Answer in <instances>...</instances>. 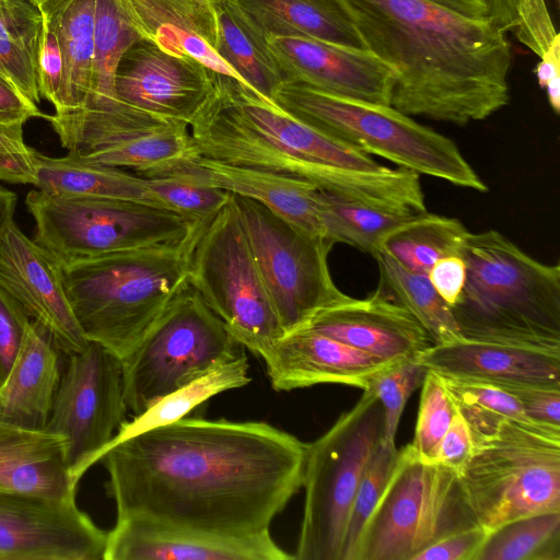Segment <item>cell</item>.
<instances>
[{
	"mask_svg": "<svg viewBox=\"0 0 560 560\" xmlns=\"http://www.w3.org/2000/svg\"><path fill=\"white\" fill-rule=\"evenodd\" d=\"M306 443L264 421L184 417L112 442L117 518L224 535L269 529L303 482Z\"/></svg>",
	"mask_w": 560,
	"mask_h": 560,
	"instance_id": "obj_1",
	"label": "cell"
},
{
	"mask_svg": "<svg viewBox=\"0 0 560 560\" xmlns=\"http://www.w3.org/2000/svg\"><path fill=\"white\" fill-rule=\"evenodd\" d=\"M364 48L394 73L390 106L466 126L508 105L506 33L428 0H334Z\"/></svg>",
	"mask_w": 560,
	"mask_h": 560,
	"instance_id": "obj_2",
	"label": "cell"
},
{
	"mask_svg": "<svg viewBox=\"0 0 560 560\" xmlns=\"http://www.w3.org/2000/svg\"><path fill=\"white\" fill-rule=\"evenodd\" d=\"M197 155L308 182L323 191L371 206L400 209L407 172L307 125L272 100L210 70L208 92L191 118Z\"/></svg>",
	"mask_w": 560,
	"mask_h": 560,
	"instance_id": "obj_3",
	"label": "cell"
},
{
	"mask_svg": "<svg viewBox=\"0 0 560 560\" xmlns=\"http://www.w3.org/2000/svg\"><path fill=\"white\" fill-rule=\"evenodd\" d=\"M203 221L182 241L61 266L70 306L88 341L120 360L139 346L188 283L190 255Z\"/></svg>",
	"mask_w": 560,
	"mask_h": 560,
	"instance_id": "obj_4",
	"label": "cell"
},
{
	"mask_svg": "<svg viewBox=\"0 0 560 560\" xmlns=\"http://www.w3.org/2000/svg\"><path fill=\"white\" fill-rule=\"evenodd\" d=\"M467 279L451 306L463 338L560 352V266L495 230L468 232Z\"/></svg>",
	"mask_w": 560,
	"mask_h": 560,
	"instance_id": "obj_5",
	"label": "cell"
},
{
	"mask_svg": "<svg viewBox=\"0 0 560 560\" xmlns=\"http://www.w3.org/2000/svg\"><path fill=\"white\" fill-rule=\"evenodd\" d=\"M272 101L322 132L400 168L463 188L488 190L452 139L390 105L342 97L289 80L277 88Z\"/></svg>",
	"mask_w": 560,
	"mask_h": 560,
	"instance_id": "obj_6",
	"label": "cell"
},
{
	"mask_svg": "<svg viewBox=\"0 0 560 560\" xmlns=\"http://www.w3.org/2000/svg\"><path fill=\"white\" fill-rule=\"evenodd\" d=\"M458 476L477 523L489 533L520 517L560 511V427L506 420L474 441Z\"/></svg>",
	"mask_w": 560,
	"mask_h": 560,
	"instance_id": "obj_7",
	"label": "cell"
},
{
	"mask_svg": "<svg viewBox=\"0 0 560 560\" xmlns=\"http://www.w3.org/2000/svg\"><path fill=\"white\" fill-rule=\"evenodd\" d=\"M384 439L380 400L361 398L318 439L306 444L304 510L294 559L341 560L354 493Z\"/></svg>",
	"mask_w": 560,
	"mask_h": 560,
	"instance_id": "obj_8",
	"label": "cell"
},
{
	"mask_svg": "<svg viewBox=\"0 0 560 560\" xmlns=\"http://www.w3.org/2000/svg\"><path fill=\"white\" fill-rule=\"evenodd\" d=\"M477 524L458 474L420 459L408 444L399 450L352 560H415L442 537Z\"/></svg>",
	"mask_w": 560,
	"mask_h": 560,
	"instance_id": "obj_9",
	"label": "cell"
},
{
	"mask_svg": "<svg viewBox=\"0 0 560 560\" xmlns=\"http://www.w3.org/2000/svg\"><path fill=\"white\" fill-rule=\"evenodd\" d=\"M25 205L36 225L34 241L60 266L184 240L203 220L154 205L113 198L31 190Z\"/></svg>",
	"mask_w": 560,
	"mask_h": 560,
	"instance_id": "obj_10",
	"label": "cell"
},
{
	"mask_svg": "<svg viewBox=\"0 0 560 560\" xmlns=\"http://www.w3.org/2000/svg\"><path fill=\"white\" fill-rule=\"evenodd\" d=\"M244 349L188 281L121 360L127 409L142 413Z\"/></svg>",
	"mask_w": 560,
	"mask_h": 560,
	"instance_id": "obj_11",
	"label": "cell"
},
{
	"mask_svg": "<svg viewBox=\"0 0 560 560\" xmlns=\"http://www.w3.org/2000/svg\"><path fill=\"white\" fill-rule=\"evenodd\" d=\"M231 199L285 335L350 298L329 271L332 241L298 228L250 198L231 194Z\"/></svg>",
	"mask_w": 560,
	"mask_h": 560,
	"instance_id": "obj_12",
	"label": "cell"
},
{
	"mask_svg": "<svg viewBox=\"0 0 560 560\" xmlns=\"http://www.w3.org/2000/svg\"><path fill=\"white\" fill-rule=\"evenodd\" d=\"M188 281L231 335L255 355L261 357L285 335L231 196L201 224L190 255Z\"/></svg>",
	"mask_w": 560,
	"mask_h": 560,
	"instance_id": "obj_13",
	"label": "cell"
},
{
	"mask_svg": "<svg viewBox=\"0 0 560 560\" xmlns=\"http://www.w3.org/2000/svg\"><path fill=\"white\" fill-rule=\"evenodd\" d=\"M62 147L94 164L144 177L172 173L197 155L188 124L139 110L120 101L46 115Z\"/></svg>",
	"mask_w": 560,
	"mask_h": 560,
	"instance_id": "obj_14",
	"label": "cell"
},
{
	"mask_svg": "<svg viewBox=\"0 0 560 560\" xmlns=\"http://www.w3.org/2000/svg\"><path fill=\"white\" fill-rule=\"evenodd\" d=\"M65 357L45 430L65 438L67 465L79 483L102 459L128 409L119 358L91 341Z\"/></svg>",
	"mask_w": 560,
	"mask_h": 560,
	"instance_id": "obj_15",
	"label": "cell"
},
{
	"mask_svg": "<svg viewBox=\"0 0 560 560\" xmlns=\"http://www.w3.org/2000/svg\"><path fill=\"white\" fill-rule=\"evenodd\" d=\"M106 540L75 497L0 490V560H104Z\"/></svg>",
	"mask_w": 560,
	"mask_h": 560,
	"instance_id": "obj_16",
	"label": "cell"
},
{
	"mask_svg": "<svg viewBox=\"0 0 560 560\" xmlns=\"http://www.w3.org/2000/svg\"><path fill=\"white\" fill-rule=\"evenodd\" d=\"M0 288L51 335L63 355L90 341L70 306L60 264L11 221L0 234Z\"/></svg>",
	"mask_w": 560,
	"mask_h": 560,
	"instance_id": "obj_17",
	"label": "cell"
},
{
	"mask_svg": "<svg viewBox=\"0 0 560 560\" xmlns=\"http://www.w3.org/2000/svg\"><path fill=\"white\" fill-rule=\"evenodd\" d=\"M267 45L284 80L342 97L390 105L394 73L366 49L300 36H267Z\"/></svg>",
	"mask_w": 560,
	"mask_h": 560,
	"instance_id": "obj_18",
	"label": "cell"
},
{
	"mask_svg": "<svg viewBox=\"0 0 560 560\" xmlns=\"http://www.w3.org/2000/svg\"><path fill=\"white\" fill-rule=\"evenodd\" d=\"M266 529L224 535L119 517L107 532L104 560H292Z\"/></svg>",
	"mask_w": 560,
	"mask_h": 560,
	"instance_id": "obj_19",
	"label": "cell"
},
{
	"mask_svg": "<svg viewBox=\"0 0 560 560\" xmlns=\"http://www.w3.org/2000/svg\"><path fill=\"white\" fill-rule=\"evenodd\" d=\"M210 70L139 40L121 58L115 79L118 101L189 125L209 86Z\"/></svg>",
	"mask_w": 560,
	"mask_h": 560,
	"instance_id": "obj_20",
	"label": "cell"
},
{
	"mask_svg": "<svg viewBox=\"0 0 560 560\" xmlns=\"http://www.w3.org/2000/svg\"><path fill=\"white\" fill-rule=\"evenodd\" d=\"M303 328L390 362L415 358L433 345L416 317L377 289L318 312Z\"/></svg>",
	"mask_w": 560,
	"mask_h": 560,
	"instance_id": "obj_21",
	"label": "cell"
},
{
	"mask_svg": "<svg viewBox=\"0 0 560 560\" xmlns=\"http://www.w3.org/2000/svg\"><path fill=\"white\" fill-rule=\"evenodd\" d=\"M260 358L271 387L282 392L324 383L364 390L376 373L395 363L305 328L282 336Z\"/></svg>",
	"mask_w": 560,
	"mask_h": 560,
	"instance_id": "obj_22",
	"label": "cell"
},
{
	"mask_svg": "<svg viewBox=\"0 0 560 560\" xmlns=\"http://www.w3.org/2000/svg\"><path fill=\"white\" fill-rule=\"evenodd\" d=\"M416 359L430 371L459 380L560 385V352L462 338L432 345Z\"/></svg>",
	"mask_w": 560,
	"mask_h": 560,
	"instance_id": "obj_23",
	"label": "cell"
},
{
	"mask_svg": "<svg viewBox=\"0 0 560 560\" xmlns=\"http://www.w3.org/2000/svg\"><path fill=\"white\" fill-rule=\"evenodd\" d=\"M165 176H178L250 198L298 228L326 237L320 189L269 172L229 165L196 155Z\"/></svg>",
	"mask_w": 560,
	"mask_h": 560,
	"instance_id": "obj_24",
	"label": "cell"
},
{
	"mask_svg": "<svg viewBox=\"0 0 560 560\" xmlns=\"http://www.w3.org/2000/svg\"><path fill=\"white\" fill-rule=\"evenodd\" d=\"M62 352L50 332L32 320L20 351L0 385V419L45 430L61 377Z\"/></svg>",
	"mask_w": 560,
	"mask_h": 560,
	"instance_id": "obj_25",
	"label": "cell"
},
{
	"mask_svg": "<svg viewBox=\"0 0 560 560\" xmlns=\"http://www.w3.org/2000/svg\"><path fill=\"white\" fill-rule=\"evenodd\" d=\"M63 436L0 419V490L75 497Z\"/></svg>",
	"mask_w": 560,
	"mask_h": 560,
	"instance_id": "obj_26",
	"label": "cell"
},
{
	"mask_svg": "<svg viewBox=\"0 0 560 560\" xmlns=\"http://www.w3.org/2000/svg\"><path fill=\"white\" fill-rule=\"evenodd\" d=\"M217 52L256 92L272 100L284 80L267 45V35L238 0H210Z\"/></svg>",
	"mask_w": 560,
	"mask_h": 560,
	"instance_id": "obj_27",
	"label": "cell"
},
{
	"mask_svg": "<svg viewBox=\"0 0 560 560\" xmlns=\"http://www.w3.org/2000/svg\"><path fill=\"white\" fill-rule=\"evenodd\" d=\"M33 185L54 195L126 199L164 208L144 177L90 163L69 152L61 158H50L36 151Z\"/></svg>",
	"mask_w": 560,
	"mask_h": 560,
	"instance_id": "obj_28",
	"label": "cell"
},
{
	"mask_svg": "<svg viewBox=\"0 0 560 560\" xmlns=\"http://www.w3.org/2000/svg\"><path fill=\"white\" fill-rule=\"evenodd\" d=\"M38 10L54 25L65 61L55 113L84 107L93 90L95 0H49Z\"/></svg>",
	"mask_w": 560,
	"mask_h": 560,
	"instance_id": "obj_29",
	"label": "cell"
},
{
	"mask_svg": "<svg viewBox=\"0 0 560 560\" xmlns=\"http://www.w3.org/2000/svg\"><path fill=\"white\" fill-rule=\"evenodd\" d=\"M267 36L310 37L365 49L334 0H238Z\"/></svg>",
	"mask_w": 560,
	"mask_h": 560,
	"instance_id": "obj_30",
	"label": "cell"
},
{
	"mask_svg": "<svg viewBox=\"0 0 560 560\" xmlns=\"http://www.w3.org/2000/svg\"><path fill=\"white\" fill-rule=\"evenodd\" d=\"M373 258L380 272L377 290L411 313L433 345L463 338L451 307L438 294L427 275L408 269L383 250Z\"/></svg>",
	"mask_w": 560,
	"mask_h": 560,
	"instance_id": "obj_31",
	"label": "cell"
},
{
	"mask_svg": "<svg viewBox=\"0 0 560 560\" xmlns=\"http://www.w3.org/2000/svg\"><path fill=\"white\" fill-rule=\"evenodd\" d=\"M246 353L225 361L199 378L158 400L131 421H125L112 442L174 422L197 406L222 392L240 388L250 382Z\"/></svg>",
	"mask_w": 560,
	"mask_h": 560,
	"instance_id": "obj_32",
	"label": "cell"
},
{
	"mask_svg": "<svg viewBox=\"0 0 560 560\" xmlns=\"http://www.w3.org/2000/svg\"><path fill=\"white\" fill-rule=\"evenodd\" d=\"M40 11L26 0H0V72L38 105L36 57Z\"/></svg>",
	"mask_w": 560,
	"mask_h": 560,
	"instance_id": "obj_33",
	"label": "cell"
},
{
	"mask_svg": "<svg viewBox=\"0 0 560 560\" xmlns=\"http://www.w3.org/2000/svg\"><path fill=\"white\" fill-rule=\"evenodd\" d=\"M468 232L456 218L424 211L390 232L382 242L381 250L408 269L428 275L440 258L462 255Z\"/></svg>",
	"mask_w": 560,
	"mask_h": 560,
	"instance_id": "obj_34",
	"label": "cell"
},
{
	"mask_svg": "<svg viewBox=\"0 0 560 560\" xmlns=\"http://www.w3.org/2000/svg\"><path fill=\"white\" fill-rule=\"evenodd\" d=\"M326 236L374 257L384 238L417 213L390 210L320 190Z\"/></svg>",
	"mask_w": 560,
	"mask_h": 560,
	"instance_id": "obj_35",
	"label": "cell"
},
{
	"mask_svg": "<svg viewBox=\"0 0 560 560\" xmlns=\"http://www.w3.org/2000/svg\"><path fill=\"white\" fill-rule=\"evenodd\" d=\"M476 560H560V511L532 514L494 528Z\"/></svg>",
	"mask_w": 560,
	"mask_h": 560,
	"instance_id": "obj_36",
	"label": "cell"
},
{
	"mask_svg": "<svg viewBox=\"0 0 560 560\" xmlns=\"http://www.w3.org/2000/svg\"><path fill=\"white\" fill-rule=\"evenodd\" d=\"M139 40L140 36L115 0H95L93 90L88 103L118 101L115 93L118 66Z\"/></svg>",
	"mask_w": 560,
	"mask_h": 560,
	"instance_id": "obj_37",
	"label": "cell"
},
{
	"mask_svg": "<svg viewBox=\"0 0 560 560\" xmlns=\"http://www.w3.org/2000/svg\"><path fill=\"white\" fill-rule=\"evenodd\" d=\"M115 1L141 40L149 42L160 28L177 27L199 34L213 46L214 16L210 0Z\"/></svg>",
	"mask_w": 560,
	"mask_h": 560,
	"instance_id": "obj_38",
	"label": "cell"
},
{
	"mask_svg": "<svg viewBox=\"0 0 560 560\" xmlns=\"http://www.w3.org/2000/svg\"><path fill=\"white\" fill-rule=\"evenodd\" d=\"M441 377L474 441L493 433L506 420L526 418L518 401L492 384Z\"/></svg>",
	"mask_w": 560,
	"mask_h": 560,
	"instance_id": "obj_39",
	"label": "cell"
},
{
	"mask_svg": "<svg viewBox=\"0 0 560 560\" xmlns=\"http://www.w3.org/2000/svg\"><path fill=\"white\" fill-rule=\"evenodd\" d=\"M489 18L540 57L560 37L545 0H486Z\"/></svg>",
	"mask_w": 560,
	"mask_h": 560,
	"instance_id": "obj_40",
	"label": "cell"
},
{
	"mask_svg": "<svg viewBox=\"0 0 560 560\" xmlns=\"http://www.w3.org/2000/svg\"><path fill=\"white\" fill-rule=\"evenodd\" d=\"M427 373L428 369L416 357L404 359L376 373L364 389L382 405L385 444L396 445V433L405 406L412 393L422 385Z\"/></svg>",
	"mask_w": 560,
	"mask_h": 560,
	"instance_id": "obj_41",
	"label": "cell"
},
{
	"mask_svg": "<svg viewBox=\"0 0 560 560\" xmlns=\"http://www.w3.org/2000/svg\"><path fill=\"white\" fill-rule=\"evenodd\" d=\"M456 412L443 378L428 370L421 385L415 436L409 444L420 459L434 462L439 444Z\"/></svg>",
	"mask_w": 560,
	"mask_h": 560,
	"instance_id": "obj_42",
	"label": "cell"
},
{
	"mask_svg": "<svg viewBox=\"0 0 560 560\" xmlns=\"http://www.w3.org/2000/svg\"><path fill=\"white\" fill-rule=\"evenodd\" d=\"M398 454L396 445L382 442L369 462L350 508L341 560H352L362 528L388 481Z\"/></svg>",
	"mask_w": 560,
	"mask_h": 560,
	"instance_id": "obj_43",
	"label": "cell"
},
{
	"mask_svg": "<svg viewBox=\"0 0 560 560\" xmlns=\"http://www.w3.org/2000/svg\"><path fill=\"white\" fill-rule=\"evenodd\" d=\"M162 207L195 220H206L230 199L223 189L178 176L145 178Z\"/></svg>",
	"mask_w": 560,
	"mask_h": 560,
	"instance_id": "obj_44",
	"label": "cell"
},
{
	"mask_svg": "<svg viewBox=\"0 0 560 560\" xmlns=\"http://www.w3.org/2000/svg\"><path fill=\"white\" fill-rule=\"evenodd\" d=\"M37 84L40 96L50 102L55 110L60 106L65 75V61L57 32L43 16L36 57Z\"/></svg>",
	"mask_w": 560,
	"mask_h": 560,
	"instance_id": "obj_45",
	"label": "cell"
},
{
	"mask_svg": "<svg viewBox=\"0 0 560 560\" xmlns=\"http://www.w3.org/2000/svg\"><path fill=\"white\" fill-rule=\"evenodd\" d=\"M494 386L512 395L527 419L550 427H560V385L509 383Z\"/></svg>",
	"mask_w": 560,
	"mask_h": 560,
	"instance_id": "obj_46",
	"label": "cell"
},
{
	"mask_svg": "<svg viewBox=\"0 0 560 560\" xmlns=\"http://www.w3.org/2000/svg\"><path fill=\"white\" fill-rule=\"evenodd\" d=\"M35 153L23 139V126L0 125V180L33 185Z\"/></svg>",
	"mask_w": 560,
	"mask_h": 560,
	"instance_id": "obj_47",
	"label": "cell"
},
{
	"mask_svg": "<svg viewBox=\"0 0 560 560\" xmlns=\"http://www.w3.org/2000/svg\"><path fill=\"white\" fill-rule=\"evenodd\" d=\"M31 322L23 307L0 288V385L11 370Z\"/></svg>",
	"mask_w": 560,
	"mask_h": 560,
	"instance_id": "obj_48",
	"label": "cell"
},
{
	"mask_svg": "<svg viewBox=\"0 0 560 560\" xmlns=\"http://www.w3.org/2000/svg\"><path fill=\"white\" fill-rule=\"evenodd\" d=\"M489 532L477 524L442 537L415 557V560H476Z\"/></svg>",
	"mask_w": 560,
	"mask_h": 560,
	"instance_id": "obj_49",
	"label": "cell"
},
{
	"mask_svg": "<svg viewBox=\"0 0 560 560\" xmlns=\"http://www.w3.org/2000/svg\"><path fill=\"white\" fill-rule=\"evenodd\" d=\"M474 448L471 431L464 418L456 412L447 431L443 435L434 463L460 472Z\"/></svg>",
	"mask_w": 560,
	"mask_h": 560,
	"instance_id": "obj_50",
	"label": "cell"
},
{
	"mask_svg": "<svg viewBox=\"0 0 560 560\" xmlns=\"http://www.w3.org/2000/svg\"><path fill=\"white\" fill-rule=\"evenodd\" d=\"M427 276L438 294L451 307L465 287L467 265L462 255L446 256L436 260Z\"/></svg>",
	"mask_w": 560,
	"mask_h": 560,
	"instance_id": "obj_51",
	"label": "cell"
},
{
	"mask_svg": "<svg viewBox=\"0 0 560 560\" xmlns=\"http://www.w3.org/2000/svg\"><path fill=\"white\" fill-rule=\"evenodd\" d=\"M45 116L0 72V125L23 126L31 118Z\"/></svg>",
	"mask_w": 560,
	"mask_h": 560,
	"instance_id": "obj_52",
	"label": "cell"
},
{
	"mask_svg": "<svg viewBox=\"0 0 560 560\" xmlns=\"http://www.w3.org/2000/svg\"><path fill=\"white\" fill-rule=\"evenodd\" d=\"M539 58L540 61L536 65L534 72L539 86L545 89L548 82L560 78V37Z\"/></svg>",
	"mask_w": 560,
	"mask_h": 560,
	"instance_id": "obj_53",
	"label": "cell"
},
{
	"mask_svg": "<svg viewBox=\"0 0 560 560\" xmlns=\"http://www.w3.org/2000/svg\"><path fill=\"white\" fill-rule=\"evenodd\" d=\"M463 16L488 20L489 10L486 0H428Z\"/></svg>",
	"mask_w": 560,
	"mask_h": 560,
	"instance_id": "obj_54",
	"label": "cell"
},
{
	"mask_svg": "<svg viewBox=\"0 0 560 560\" xmlns=\"http://www.w3.org/2000/svg\"><path fill=\"white\" fill-rule=\"evenodd\" d=\"M16 202V195L0 186V234L13 221Z\"/></svg>",
	"mask_w": 560,
	"mask_h": 560,
	"instance_id": "obj_55",
	"label": "cell"
},
{
	"mask_svg": "<svg viewBox=\"0 0 560 560\" xmlns=\"http://www.w3.org/2000/svg\"><path fill=\"white\" fill-rule=\"evenodd\" d=\"M545 90L551 109L558 115L560 113V78L548 82Z\"/></svg>",
	"mask_w": 560,
	"mask_h": 560,
	"instance_id": "obj_56",
	"label": "cell"
},
{
	"mask_svg": "<svg viewBox=\"0 0 560 560\" xmlns=\"http://www.w3.org/2000/svg\"><path fill=\"white\" fill-rule=\"evenodd\" d=\"M33 5H35L37 9H39L42 5H44L49 0H26Z\"/></svg>",
	"mask_w": 560,
	"mask_h": 560,
	"instance_id": "obj_57",
	"label": "cell"
}]
</instances>
